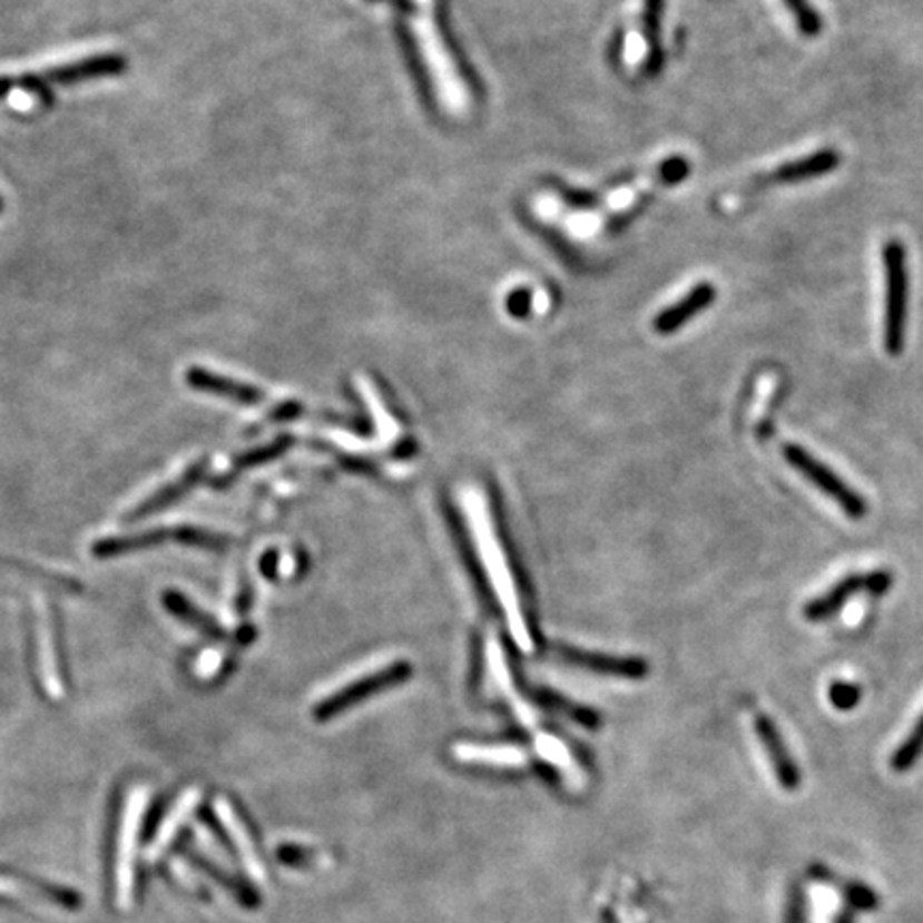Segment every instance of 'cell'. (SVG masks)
I'll return each mask as SVG.
<instances>
[{
  "mask_svg": "<svg viewBox=\"0 0 923 923\" xmlns=\"http://www.w3.org/2000/svg\"><path fill=\"white\" fill-rule=\"evenodd\" d=\"M892 573L878 569L868 573H851L841 581H836L827 592L818 595L813 601L804 606V616L811 622H825L834 618L844 603L857 595V592H871V595H883L892 588Z\"/></svg>",
  "mask_w": 923,
  "mask_h": 923,
  "instance_id": "277c9868",
  "label": "cell"
},
{
  "mask_svg": "<svg viewBox=\"0 0 923 923\" xmlns=\"http://www.w3.org/2000/svg\"><path fill=\"white\" fill-rule=\"evenodd\" d=\"M458 757L467 762H481V764L497 765H522L527 762L524 753L511 750V748H473V746H458Z\"/></svg>",
  "mask_w": 923,
  "mask_h": 923,
  "instance_id": "e0dca14e",
  "label": "cell"
},
{
  "mask_svg": "<svg viewBox=\"0 0 923 923\" xmlns=\"http://www.w3.org/2000/svg\"><path fill=\"white\" fill-rule=\"evenodd\" d=\"M528 695H530L537 704H541V706H546V708H550V710H554V713L567 714L569 718H573L576 723H580L583 727L595 729V727H599V725H601L599 716L592 713V710L581 708V706H576V704H571L569 699H564V697L556 695L552 690H537V688H530V690H528Z\"/></svg>",
  "mask_w": 923,
  "mask_h": 923,
  "instance_id": "9a60e30c",
  "label": "cell"
},
{
  "mask_svg": "<svg viewBox=\"0 0 923 923\" xmlns=\"http://www.w3.org/2000/svg\"><path fill=\"white\" fill-rule=\"evenodd\" d=\"M883 272H885V315H883V344L890 355H900L906 343L909 323V253L900 239L883 244Z\"/></svg>",
  "mask_w": 923,
  "mask_h": 923,
  "instance_id": "6da1fadb",
  "label": "cell"
},
{
  "mask_svg": "<svg viewBox=\"0 0 923 923\" xmlns=\"http://www.w3.org/2000/svg\"><path fill=\"white\" fill-rule=\"evenodd\" d=\"M838 923H848V915H843V917L838 920Z\"/></svg>",
  "mask_w": 923,
  "mask_h": 923,
  "instance_id": "cb8c5ba5",
  "label": "cell"
},
{
  "mask_svg": "<svg viewBox=\"0 0 923 923\" xmlns=\"http://www.w3.org/2000/svg\"><path fill=\"white\" fill-rule=\"evenodd\" d=\"M220 818L225 821V825H227V829H229L232 838H234L236 844H238L239 853H242V857H244L246 868L253 872L255 876H259V878H262V876H264V866H262L259 857L255 855V846L251 843V838H248V834H246V829H244V825L239 823L238 817L229 811L227 802H225V806L220 808Z\"/></svg>",
  "mask_w": 923,
  "mask_h": 923,
  "instance_id": "2e32d148",
  "label": "cell"
},
{
  "mask_svg": "<svg viewBox=\"0 0 923 923\" xmlns=\"http://www.w3.org/2000/svg\"><path fill=\"white\" fill-rule=\"evenodd\" d=\"M163 606L169 613H174L178 620H183L188 627H193L195 631H199V634L206 635L210 639L223 641V639L229 637L227 631L212 616H208L206 611H202L199 607L193 606L185 595L178 592V590H165L163 592Z\"/></svg>",
  "mask_w": 923,
  "mask_h": 923,
  "instance_id": "4fadbf2b",
  "label": "cell"
},
{
  "mask_svg": "<svg viewBox=\"0 0 923 923\" xmlns=\"http://www.w3.org/2000/svg\"><path fill=\"white\" fill-rule=\"evenodd\" d=\"M560 657L578 667L603 674V676H618V678H631V680H639L648 674V662L646 660L637 659V657H609V655H597V652H586V650H578V648H569V646H560L558 648Z\"/></svg>",
  "mask_w": 923,
  "mask_h": 923,
  "instance_id": "9c48e42d",
  "label": "cell"
},
{
  "mask_svg": "<svg viewBox=\"0 0 923 923\" xmlns=\"http://www.w3.org/2000/svg\"><path fill=\"white\" fill-rule=\"evenodd\" d=\"M783 455L799 475L808 479L815 488H818L823 494H827L836 504H841V509L851 520L866 518L868 502L864 501V497L857 490H853L848 483H844L843 477L836 475L827 464L818 462L813 453H808L806 449L795 443H787L783 445Z\"/></svg>",
  "mask_w": 923,
  "mask_h": 923,
  "instance_id": "7a4b0ae2",
  "label": "cell"
},
{
  "mask_svg": "<svg viewBox=\"0 0 923 923\" xmlns=\"http://www.w3.org/2000/svg\"><path fill=\"white\" fill-rule=\"evenodd\" d=\"M755 731L759 736V742L767 753V759L772 762L774 774L778 778V783L783 785V789L787 792H795L799 787V769L789 755V748L785 744V739L780 736L778 727L774 725V720L765 714H759L755 718Z\"/></svg>",
  "mask_w": 923,
  "mask_h": 923,
  "instance_id": "52a82bcc",
  "label": "cell"
},
{
  "mask_svg": "<svg viewBox=\"0 0 923 923\" xmlns=\"http://www.w3.org/2000/svg\"><path fill=\"white\" fill-rule=\"evenodd\" d=\"M127 67H129V60L122 53H97L90 58H81L76 62L48 69L46 76L52 86H76L81 81L122 76Z\"/></svg>",
  "mask_w": 923,
  "mask_h": 923,
  "instance_id": "5b68a950",
  "label": "cell"
},
{
  "mask_svg": "<svg viewBox=\"0 0 923 923\" xmlns=\"http://www.w3.org/2000/svg\"><path fill=\"white\" fill-rule=\"evenodd\" d=\"M787 923H804V913H802V902L799 897L793 896L792 909H789V920Z\"/></svg>",
  "mask_w": 923,
  "mask_h": 923,
  "instance_id": "7402d4cb",
  "label": "cell"
},
{
  "mask_svg": "<svg viewBox=\"0 0 923 923\" xmlns=\"http://www.w3.org/2000/svg\"><path fill=\"white\" fill-rule=\"evenodd\" d=\"M843 163L841 153L825 148V150H817L806 159H795L792 163H785L780 167H776L769 176L767 183L772 185H797V183H808L815 180L821 176L832 174L838 165Z\"/></svg>",
  "mask_w": 923,
  "mask_h": 923,
  "instance_id": "30bf717a",
  "label": "cell"
},
{
  "mask_svg": "<svg viewBox=\"0 0 923 923\" xmlns=\"http://www.w3.org/2000/svg\"><path fill=\"white\" fill-rule=\"evenodd\" d=\"M411 676H413V667H411L409 662H404V660L392 662V665H387L385 669L374 671V674H369V676H364V678H360V680H355V683L344 686L341 690H336L334 695L325 697V699L318 704L317 708H315V718L321 720V723H323V720H330V718H334L336 714L344 713V710H348V708L357 706L360 701H364V699L370 697V695H376V693H381V690H385V688L402 685V683H404V680H409Z\"/></svg>",
  "mask_w": 923,
  "mask_h": 923,
  "instance_id": "3957f363",
  "label": "cell"
},
{
  "mask_svg": "<svg viewBox=\"0 0 923 923\" xmlns=\"http://www.w3.org/2000/svg\"><path fill=\"white\" fill-rule=\"evenodd\" d=\"M167 541H176L178 543V527L157 528V530H146V532H139V534H129V537H109V539H101V541H97L92 546V554L97 556V558H116V556L153 550V548L163 546Z\"/></svg>",
  "mask_w": 923,
  "mask_h": 923,
  "instance_id": "7c38bea8",
  "label": "cell"
},
{
  "mask_svg": "<svg viewBox=\"0 0 923 923\" xmlns=\"http://www.w3.org/2000/svg\"><path fill=\"white\" fill-rule=\"evenodd\" d=\"M53 86L48 81L46 73H27V76H0V99L22 90L32 97L39 99L41 106L50 107L56 101V95L52 90Z\"/></svg>",
  "mask_w": 923,
  "mask_h": 923,
  "instance_id": "5bb4252c",
  "label": "cell"
},
{
  "mask_svg": "<svg viewBox=\"0 0 923 923\" xmlns=\"http://www.w3.org/2000/svg\"><path fill=\"white\" fill-rule=\"evenodd\" d=\"M2 212H4V199L0 197V214H2Z\"/></svg>",
  "mask_w": 923,
  "mask_h": 923,
  "instance_id": "603a6c76",
  "label": "cell"
},
{
  "mask_svg": "<svg viewBox=\"0 0 923 923\" xmlns=\"http://www.w3.org/2000/svg\"><path fill=\"white\" fill-rule=\"evenodd\" d=\"M716 300V289L710 283H699L686 293L683 300H678L674 306L665 308L659 317L655 318V330L659 334H674L678 332L690 318L704 313Z\"/></svg>",
  "mask_w": 923,
  "mask_h": 923,
  "instance_id": "8fae6325",
  "label": "cell"
},
{
  "mask_svg": "<svg viewBox=\"0 0 923 923\" xmlns=\"http://www.w3.org/2000/svg\"><path fill=\"white\" fill-rule=\"evenodd\" d=\"M185 383L197 392L227 397V400H234L239 404H251L253 406V404H262L265 400V394L259 387H253V385L242 383V381H234L229 376H220L212 370L199 369V366L186 370Z\"/></svg>",
  "mask_w": 923,
  "mask_h": 923,
  "instance_id": "ba28073f",
  "label": "cell"
},
{
  "mask_svg": "<svg viewBox=\"0 0 923 923\" xmlns=\"http://www.w3.org/2000/svg\"><path fill=\"white\" fill-rule=\"evenodd\" d=\"M923 755V714L917 718V723L913 725L911 734L904 738L892 757V767L896 772H906L911 769L913 764Z\"/></svg>",
  "mask_w": 923,
  "mask_h": 923,
  "instance_id": "ac0fdd59",
  "label": "cell"
},
{
  "mask_svg": "<svg viewBox=\"0 0 923 923\" xmlns=\"http://www.w3.org/2000/svg\"><path fill=\"white\" fill-rule=\"evenodd\" d=\"M827 697H829V701H832V706H834L836 710L848 713V710H853V708L860 704V699H862V688L857 685H853V683H844V680H838V683H832L829 690H827Z\"/></svg>",
  "mask_w": 923,
  "mask_h": 923,
  "instance_id": "44dd1931",
  "label": "cell"
},
{
  "mask_svg": "<svg viewBox=\"0 0 923 923\" xmlns=\"http://www.w3.org/2000/svg\"><path fill=\"white\" fill-rule=\"evenodd\" d=\"M291 443H293V439L281 436V439L267 443L265 448L251 449L236 460V469L244 471V469H255V467H262L265 462H272L274 458L283 455L289 449Z\"/></svg>",
  "mask_w": 923,
  "mask_h": 923,
  "instance_id": "ffe728a7",
  "label": "cell"
},
{
  "mask_svg": "<svg viewBox=\"0 0 923 923\" xmlns=\"http://www.w3.org/2000/svg\"><path fill=\"white\" fill-rule=\"evenodd\" d=\"M785 7L792 11L793 20L804 37L815 39L823 30V20L811 0H783Z\"/></svg>",
  "mask_w": 923,
  "mask_h": 923,
  "instance_id": "d6986e66",
  "label": "cell"
},
{
  "mask_svg": "<svg viewBox=\"0 0 923 923\" xmlns=\"http://www.w3.org/2000/svg\"><path fill=\"white\" fill-rule=\"evenodd\" d=\"M208 471V460H199L197 464H193L190 469H186L183 475L178 477L176 481L163 485L155 494H150L144 502H139L131 513L127 515V522H139L146 520L155 513H159L163 509L183 501L190 490L197 488V483L204 481V475Z\"/></svg>",
  "mask_w": 923,
  "mask_h": 923,
  "instance_id": "8992f818",
  "label": "cell"
}]
</instances>
